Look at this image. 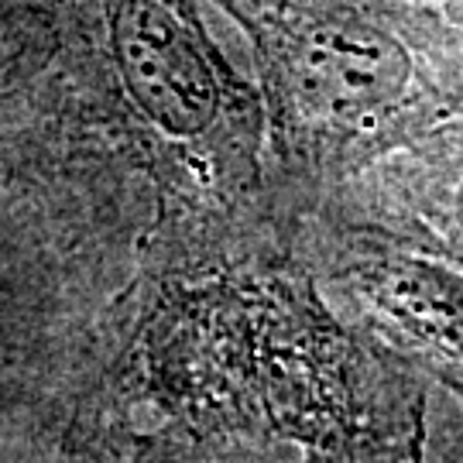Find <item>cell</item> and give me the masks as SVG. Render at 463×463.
Segmentation results:
<instances>
[{
    "label": "cell",
    "instance_id": "obj_1",
    "mask_svg": "<svg viewBox=\"0 0 463 463\" xmlns=\"http://www.w3.org/2000/svg\"><path fill=\"white\" fill-rule=\"evenodd\" d=\"M248 258L199 275H137L69 412L97 463H419V415L319 306Z\"/></svg>",
    "mask_w": 463,
    "mask_h": 463
},
{
    "label": "cell",
    "instance_id": "obj_2",
    "mask_svg": "<svg viewBox=\"0 0 463 463\" xmlns=\"http://www.w3.org/2000/svg\"><path fill=\"white\" fill-rule=\"evenodd\" d=\"M83 134L141 179L137 275H199L275 254L265 114L193 0H0Z\"/></svg>",
    "mask_w": 463,
    "mask_h": 463
},
{
    "label": "cell",
    "instance_id": "obj_3",
    "mask_svg": "<svg viewBox=\"0 0 463 463\" xmlns=\"http://www.w3.org/2000/svg\"><path fill=\"white\" fill-rule=\"evenodd\" d=\"M120 179L0 21V395L21 371L99 357L90 344L128 296H107Z\"/></svg>",
    "mask_w": 463,
    "mask_h": 463
},
{
    "label": "cell",
    "instance_id": "obj_4",
    "mask_svg": "<svg viewBox=\"0 0 463 463\" xmlns=\"http://www.w3.org/2000/svg\"><path fill=\"white\" fill-rule=\"evenodd\" d=\"M248 32L271 145L298 189H326L449 110L443 28L395 0H216Z\"/></svg>",
    "mask_w": 463,
    "mask_h": 463
},
{
    "label": "cell",
    "instance_id": "obj_5",
    "mask_svg": "<svg viewBox=\"0 0 463 463\" xmlns=\"http://www.w3.org/2000/svg\"><path fill=\"white\" fill-rule=\"evenodd\" d=\"M55 463H97V460H93L90 453H83L76 443L62 439V443H59V453H55Z\"/></svg>",
    "mask_w": 463,
    "mask_h": 463
},
{
    "label": "cell",
    "instance_id": "obj_6",
    "mask_svg": "<svg viewBox=\"0 0 463 463\" xmlns=\"http://www.w3.org/2000/svg\"><path fill=\"white\" fill-rule=\"evenodd\" d=\"M460 213H463V193H460Z\"/></svg>",
    "mask_w": 463,
    "mask_h": 463
}]
</instances>
